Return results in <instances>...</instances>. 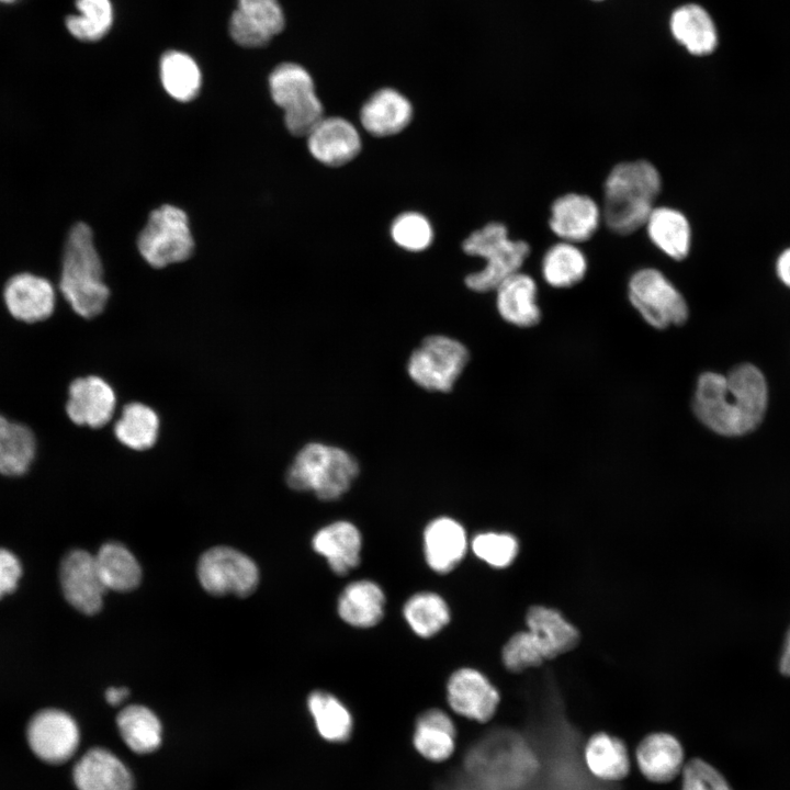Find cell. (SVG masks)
<instances>
[{"label":"cell","instance_id":"obj_1","mask_svg":"<svg viewBox=\"0 0 790 790\" xmlns=\"http://www.w3.org/2000/svg\"><path fill=\"white\" fill-rule=\"evenodd\" d=\"M767 403L768 388L763 373L744 363L726 375L701 374L692 407L706 427L719 435L735 437L754 430L761 422Z\"/></svg>","mask_w":790,"mask_h":790},{"label":"cell","instance_id":"obj_2","mask_svg":"<svg viewBox=\"0 0 790 790\" xmlns=\"http://www.w3.org/2000/svg\"><path fill=\"white\" fill-rule=\"evenodd\" d=\"M58 286L72 311L83 318L98 316L108 303L110 290L103 280L102 261L86 223H76L67 234Z\"/></svg>","mask_w":790,"mask_h":790},{"label":"cell","instance_id":"obj_3","mask_svg":"<svg viewBox=\"0 0 790 790\" xmlns=\"http://www.w3.org/2000/svg\"><path fill=\"white\" fill-rule=\"evenodd\" d=\"M657 169L646 160L616 165L605 182L603 217L619 235H629L645 225L661 192Z\"/></svg>","mask_w":790,"mask_h":790},{"label":"cell","instance_id":"obj_4","mask_svg":"<svg viewBox=\"0 0 790 790\" xmlns=\"http://www.w3.org/2000/svg\"><path fill=\"white\" fill-rule=\"evenodd\" d=\"M359 465L347 451L319 442L306 444L286 473L295 490L313 492L321 500H336L349 490Z\"/></svg>","mask_w":790,"mask_h":790},{"label":"cell","instance_id":"obj_5","mask_svg":"<svg viewBox=\"0 0 790 790\" xmlns=\"http://www.w3.org/2000/svg\"><path fill=\"white\" fill-rule=\"evenodd\" d=\"M463 249L470 256L486 260L483 270L465 279L466 286L476 292L496 290L503 281L519 272L530 253V246L523 240H511L507 227L500 223H489L473 232L464 240Z\"/></svg>","mask_w":790,"mask_h":790},{"label":"cell","instance_id":"obj_6","mask_svg":"<svg viewBox=\"0 0 790 790\" xmlns=\"http://www.w3.org/2000/svg\"><path fill=\"white\" fill-rule=\"evenodd\" d=\"M271 97L284 110L290 133L307 136L324 117V109L308 71L295 63L276 66L269 77Z\"/></svg>","mask_w":790,"mask_h":790},{"label":"cell","instance_id":"obj_7","mask_svg":"<svg viewBox=\"0 0 790 790\" xmlns=\"http://www.w3.org/2000/svg\"><path fill=\"white\" fill-rule=\"evenodd\" d=\"M137 247L145 261L157 269L190 258L194 241L185 212L169 204L154 210L138 236Z\"/></svg>","mask_w":790,"mask_h":790},{"label":"cell","instance_id":"obj_8","mask_svg":"<svg viewBox=\"0 0 790 790\" xmlns=\"http://www.w3.org/2000/svg\"><path fill=\"white\" fill-rule=\"evenodd\" d=\"M469 361V351L460 341L442 335L426 337L407 363L409 377L420 387L449 392Z\"/></svg>","mask_w":790,"mask_h":790},{"label":"cell","instance_id":"obj_9","mask_svg":"<svg viewBox=\"0 0 790 790\" xmlns=\"http://www.w3.org/2000/svg\"><path fill=\"white\" fill-rule=\"evenodd\" d=\"M629 300L644 320L657 328L680 325L688 317V306L680 292L658 270L644 268L629 281Z\"/></svg>","mask_w":790,"mask_h":790},{"label":"cell","instance_id":"obj_10","mask_svg":"<svg viewBox=\"0 0 790 790\" xmlns=\"http://www.w3.org/2000/svg\"><path fill=\"white\" fill-rule=\"evenodd\" d=\"M198 577L212 595L245 597L256 589L259 572L255 562L244 553L228 546H215L201 556Z\"/></svg>","mask_w":790,"mask_h":790},{"label":"cell","instance_id":"obj_11","mask_svg":"<svg viewBox=\"0 0 790 790\" xmlns=\"http://www.w3.org/2000/svg\"><path fill=\"white\" fill-rule=\"evenodd\" d=\"M26 737L33 753L49 764L67 761L80 742L76 721L58 709H45L34 714L27 724Z\"/></svg>","mask_w":790,"mask_h":790},{"label":"cell","instance_id":"obj_12","mask_svg":"<svg viewBox=\"0 0 790 790\" xmlns=\"http://www.w3.org/2000/svg\"><path fill=\"white\" fill-rule=\"evenodd\" d=\"M59 580L64 597L84 614L97 613L108 590L101 579L95 557L83 550H71L61 560Z\"/></svg>","mask_w":790,"mask_h":790},{"label":"cell","instance_id":"obj_13","mask_svg":"<svg viewBox=\"0 0 790 790\" xmlns=\"http://www.w3.org/2000/svg\"><path fill=\"white\" fill-rule=\"evenodd\" d=\"M447 700L455 713L484 723L496 713L500 696L482 672L464 666L450 675L447 681Z\"/></svg>","mask_w":790,"mask_h":790},{"label":"cell","instance_id":"obj_14","mask_svg":"<svg viewBox=\"0 0 790 790\" xmlns=\"http://www.w3.org/2000/svg\"><path fill=\"white\" fill-rule=\"evenodd\" d=\"M2 297L10 315L29 324L50 317L56 304L52 282L29 271L11 275L3 286Z\"/></svg>","mask_w":790,"mask_h":790},{"label":"cell","instance_id":"obj_15","mask_svg":"<svg viewBox=\"0 0 790 790\" xmlns=\"http://www.w3.org/2000/svg\"><path fill=\"white\" fill-rule=\"evenodd\" d=\"M284 24L278 0H238L229 19V33L238 45L262 47L283 30Z\"/></svg>","mask_w":790,"mask_h":790},{"label":"cell","instance_id":"obj_16","mask_svg":"<svg viewBox=\"0 0 790 790\" xmlns=\"http://www.w3.org/2000/svg\"><path fill=\"white\" fill-rule=\"evenodd\" d=\"M470 548L463 524L448 516L430 520L422 533V551L428 567L440 575L452 572Z\"/></svg>","mask_w":790,"mask_h":790},{"label":"cell","instance_id":"obj_17","mask_svg":"<svg viewBox=\"0 0 790 790\" xmlns=\"http://www.w3.org/2000/svg\"><path fill=\"white\" fill-rule=\"evenodd\" d=\"M115 406L114 390L99 376L76 379L68 388L66 413L78 426L103 427L111 420Z\"/></svg>","mask_w":790,"mask_h":790},{"label":"cell","instance_id":"obj_18","mask_svg":"<svg viewBox=\"0 0 790 790\" xmlns=\"http://www.w3.org/2000/svg\"><path fill=\"white\" fill-rule=\"evenodd\" d=\"M362 534L348 520H336L323 526L312 538V548L327 562L330 571L345 576L361 562Z\"/></svg>","mask_w":790,"mask_h":790},{"label":"cell","instance_id":"obj_19","mask_svg":"<svg viewBox=\"0 0 790 790\" xmlns=\"http://www.w3.org/2000/svg\"><path fill=\"white\" fill-rule=\"evenodd\" d=\"M549 225L563 241L576 244L588 240L597 230L601 217L596 202L585 194L567 193L551 206Z\"/></svg>","mask_w":790,"mask_h":790},{"label":"cell","instance_id":"obj_20","mask_svg":"<svg viewBox=\"0 0 790 790\" xmlns=\"http://www.w3.org/2000/svg\"><path fill=\"white\" fill-rule=\"evenodd\" d=\"M307 146L315 159L330 167L351 161L361 149L357 128L342 117H323L307 135Z\"/></svg>","mask_w":790,"mask_h":790},{"label":"cell","instance_id":"obj_21","mask_svg":"<svg viewBox=\"0 0 790 790\" xmlns=\"http://www.w3.org/2000/svg\"><path fill=\"white\" fill-rule=\"evenodd\" d=\"M635 763L648 781L667 783L673 781L684 768V747L670 733H650L635 748Z\"/></svg>","mask_w":790,"mask_h":790},{"label":"cell","instance_id":"obj_22","mask_svg":"<svg viewBox=\"0 0 790 790\" xmlns=\"http://www.w3.org/2000/svg\"><path fill=\"white\" fill-rule=\"evenodd\" d=\"M386 596L383 588L369 578L347 584L337 599L341 621L356 629L377 625L385 614Z\"/></svg>","mask_w":790,"mask_h":790},{"label":"cell","instance_id":"obj_23","mask_svg":"<svg viewBox=\"0 0 790 790\" xmlns=\"http://www.w3.org/2000/svg\"><path fill=\"white\" fill-rule=\"evenodd\" d=\"M78 790H132L133 778L127 767L108 749L88 751L72 772Z\"/></svg>","mask_w":790,"mask_h":790},{"label":"cell","instance_id":"obj_24","mask_svg":"<svg viewBox=\"0 0 790 790\" xmlns=\"http://www.w3.org/2000/svg\"><path fill=\"white\" fill-rule=\"evenodd\" d=\"M669 30L673 37L695 56L709 55L719 44L712 16L696 3L676 8L669 19Z\"/></svg>","mask_w":790,"mask_h":790},{"label":"cell","instance_id":"obj_25","mask_svg":"<svg viewBox=\"0 0 790 790\" xmlns=\"http://www.w3.org/2000/svg\"><path fill=\"white\" fill-rule=\"evenodd\" d=\"M410 102L398 91L383 88L363 104L362 126L372 135L384 137L399 133L411 121Z\"/></svg>","mask_w":790,"mask_h":790},{"label":"cell","instance_id":"obj_26","mask_svg":"<svg viewBox=\"0 0 790 790\" xmlns=\"http://www.w3.org/2000/svg\"><path fill=\"white\" fill-rule=\"evenodd\" d=\"M496 305L507 323L531 327L539 323L541 312L537 304V284L524 273L517 272L496 287Z\"/></svg>","mask_w":790,"mask_h":790},{"label":"cell","instance_id":"obj_27","mask_svg":"<svg viewBox=\"0 0 790 790\" xmlns=\"http://www.w3.org/2000/svg\"><path fill=\"white\" fill-rule=\"evenodd\" d=\"M526 622L528 630L541 645L546 659L569 652L579 642L577 629L555 609L533 606L527 612Z\"/></svg>","mask_w":790,"mask_h":790},{"label":"cell","instance_id":"obj_28","mask_svg":"<svg viewBox=\"0 0 790 790\" xmlns=\"http://www.w3.org/2000/svg\"><path fill=\"white\" fill-rule=\"evenodd\" d=\"M584 761L588 771L602 781H621L631 770V759L624 742L609 733L592 734L584 746Z\"/></svg>","mask_w":790,"mask_h":790},{"label":"cell","instance_id":"obj_29","mask_svg":"<svg viewBox=\"0 0 790 790\" xmlns=\"http://www.w3.org/2000/svg\"><path fill=\"white\" fill-rule=\"evenodd\" d=\"M455 725L450 715L441 709L426 710L416 721L413 744L428 760H447L455 749Z\"/></svg>","mask_w":790,"mask_h":790},{"label":"cell","instance_id":"obj_30","mask_svg":"<svg viewBox=\"0 0 790 790\" xmlns=\"http://www.w3.org/2000/svg\"><path fill=\"white\" fill-rule=\"evenodd\" d=\"M644 226L652 242L666 256L674 260L688 256L691 229L681 212L667 206L654 207Z\"/></svg>","mask_w":790,"mask_h":790},{"label":"cell","instance_id":"obj_31","mask_svg":"<svg viewBox=\"0 0 790 790\" xmlns=\"http://www.w3.org/2000/svg\"><path fill=\"white\" fill-rule=\"evenodd\" d=\"M403 617L409 629L421 639L441 632L451 620L447 600L438 592L422 590L413 594L403 606Z\"/></svg>","mask_w":790,"mask_h":790},{"label":"cell","instance_id":"obj_32","mask_svg":"<svg viewBox=\"0 0 790 790\" xmlns=\"http://www.w3.org/2000/svg\"><path fill=\"white\" fill-rule=\"evenodd\" d=\"M307 708L318 734L331 743L347 741L352 732L350 710L334 693L316 689L308 695Z\"/></svg>","mask_w":790,"mask_h":790},{"label":"cell","instance_id":"obj_33","mask_svg":"<svg viewBox=\"0 0 790 790\" xmlns=\"http://www.w3.org/2000/svg\"><path fill=\"white\" fill-rule=\"evenodd\" d=\"M106 589L128 591L140 582L142 571L135 556L121 543L108 542L94 555Z\"/></svg>","mask_w":790,"mask_h":790},{"label":"cell","instance_id":"obj_34","mask_svg":"<svg viewBox=\"0 0 790 790\" xmlns=\"http://www.w3.org/2000/svg\"><path fill=\"white\" fill-rule=\"evenodd\" d=\"M160 79L167 93L180 102L193 100L202 83L201 70L187 53L168 50L160 58Z\"/></svg>","mask_w":790,"mask_h":790},{"label":"cell","instance_id":"obj_35","mask_svg":"<svg viewBox=\"0 0 790 790\" xmlns=\"http://www.w3.org/2000/svg\"><path fill=\"white\" fill-rule=\"evenodd\" d=\"M126 745L137 754H148L161 743V724L156 714L143 706H128L116 718Z\"/></svg>","mask_w":790,"mask_h":790},{"label":"cell","instance_id":"obj_36","mask_svg":"<svg viewBox=\"0 0 790 790\" xmlns=\"http://www.w3.org/2000/svg\"><path fill=\"white\" fill-rule=\"evenodd\" d=\"M116 439L125 447L143 451L151 448L159 433L157 413L142 403L127 404L114 426Z\"/></svg>","mask_w":790,"mask_h":790},{"label":"cell","instance_id":"obj_37","mask_svg":"<svg viewBox=\"0 0 790 790\" xmlns=\"http://www.w3.org/2000/svg\"><path fill=\"white\" fill-rule=\"evenodd\" d=\"M587 260L575 244L561 241L548 249L542 260L544 280L553 287H569L582 281Z\"/></svg>","mask_w":790,"mask_h":790},{"label":"cell","instance_id":"obj_38","mask_svg":"<svg viewBox=\"0 0 790 790\" xmlns=\"http://www.w3.org/2000/svg\"><path fill=\"white\" fill-rule=\"evenodd\" d=\"M36 453V439L25 425L9 421L0 438V474L20 476L30 469Z\"/></svg>","mask_w":790,"mask_h":790},{"label":"cell","instance_id":"obj_39","mask_svg":"<svg viewBox=\"0 0 790 790\" xmlns=\"http://www.w3.org/2000/svg\"><path fill=\"white\" fill-rule=\"evenodd\" d=\"M78 14L66 18L69 33L79 41L95 42L102 38L113 24V7L110 0H76Z\"/></svg>","mask_w":790,"mask_h":790},{"label":"cell","instance_id":"obj_40","mask_svg":"<svg viewBox=\"0 0 790 790\" xmlns=\"http://www.w3.org/2000/svg\"><path fill=\"white\" fill-rule=\"evenodd\" d=\"M474 555L495 568L509 566L518 554L517 539L506 532H481L470 542Z\"/></svg>","mask_w":790,"mask_h":790},{"label":"cell","instance_id":"obj_41","mask_svg":"<svg viewBox=\"0 0 790 790\" xmlns=\"http://www.w3.org/2000/svg\"><path fill=\"white\" fill-rule=\"evenodd\" d=\"M501 661L508 670L519 673L541 665L546 658L533 633L527 630L517 632L506 642Z\"/></svg>","mask_w":790,"mask_h":790},{"label":"cell","instance_id":"obj_42","mask_svg":"<svg viewBox=\"0 0 790 790\" xmlns=\"http://www.w3.org/2000/svg\"><path fill=\"white\" fill-rule=\"evenodd\" d=\"M391 236L399 247L409 251H421L430 246L433 233L424 215L407 212L394 219Z\"/></svg>","mask_w":790,"mask_h":790},{"label":"cell","instance_id":"obj_43","mask_svg":"<svg viewBox=\"0 0 790 790\" xmlns=\"http://www.w3.org/2000/svg\"><path fill=\"white\" fill-rule=\"evenodd\" d=\"M680 790H733L723 775L701 758L685 763Z\"/></svg>","mask_w":790,"mask_h":790},{"label":"cell","instance_id":"obj_44","mask_svg":"<svg viewBox=\"0 0 790 790\" xmlns=\"http://www.w3.org/2000/svg\"><path fill=\"white\" fill-rule=\"evenodd\" d=\"M22 575V566L14 553L0 548V599L15 590Z\"/></svg>","mask_w":790,"mask_h":790},{"label":"cell","instance_id":"obj_45","mask_svg":"<svg viewBox=\"0 0 790 790\" xmlns=\"http://www.w3.org/2000/svg\"><path fill=\"white\" fill-rule=\"evenodd\" d=\"M777 274L781 282L790 287V249L780 255L777 261Z\"/></svg>","mask_w":790,"mask_h":790},{"label":"cell","instance_id":"obj_46","mask_svg":"<svg viewBox=\"0 0 790 790\" xmlns=\"http://www.w3.org/2000/svg\"><path fill=\"white\" fill-rule=\"evenodd\" d=\"M780 672L790 677V629L787 632L779 661Z\"/></svg>","mask_w":790,"mask_h":790},{"label":"cell","instance_id":"obj_47","mask_svg":"<svg viewBox=\"0 0 790 790\" xmlns=\"http://www.w3.org/2000/svg\"><path fill=\"white\" fill-rule=\"evenodd\" d=\"M128 696V690L124 687H111L105 691V699L112 706L120 704Z\"/></svg>","mask_w":790,"mask_h":790},{"label":"cell","instance_id":"obj_48","mask_svg":"<svg viewBox=\"0 0 790 790\" xmlns=\"http://www.w3.org/2000/svg\"><path fill=\"white\" fill-rule=\"evenodd\" d=\"M9 424V420L4 418L2 415H0V438L5 430L7 426Z\"/></svg>","mask_w":790,"mask_h":790},{"label":"cell","instance_id":"obj_49","mask_svg":"<svg viewBox=\"0 0 790 790\" xmlns=\"http://www.w3.org/2000/svg\"><path fill=\"white\" fill-rule=\"evenodd\" d=\"M14 1H16V0H0V2H3V3H10V2H14Z\"/></svg>","mask_w":790,"mask_h":790},{"label":"cell","instance_id":"obj_50","mask_svg":"<svg viewBox=\"0 0 790 790\" xmlns=\"http://www.w3.org/2000/svg\"><path fill=\"white\" fill-rule=\"evenodd\" d=\"M595 1H601V0H595Z\"/></svg>","mask_w":790,"mask_h":790}]
</instances>
